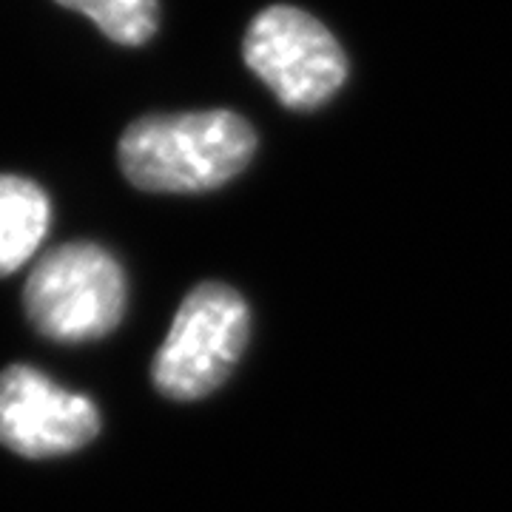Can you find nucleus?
<instances>
[{"mask_svg": "<svg viewBox=\"0 0 512 512\" xmlns=\"http://www.w3.org/2000/svg\"><path fill=\"white\" fill-rule=\"evenodd\" d=\"M251 330L248 305L222 282H202L185 296L151 367L157 390L191 402L217 390L239 362Z\"/></svg>", "mask_w": 512, "mask_h": 512, "instance_id": "3", "label": "nucleus"}, {"mask_svg": "<svg viewBox=\"0 0 512 512\" xmlns=\"http://www.w3.org/2000/svg\"><path fill=\"white\" fill-rule=\"evenodd\" d=\"M92 20L103 35L120 46H143L157 32V0H55Z\"/></svg>", "mask_w": 512, "mask_h": 512, "instance_id": "7", "label": "nucleus"}, {"mask_svg": "<svg viewBox=\"0 0 512 512\" xmlns=\"http://www.w3.org/2000/svg\"><path fill=\"white\" fill-rule=\"evenodd\" d=\"M26 316L55 342H92L120 325L126 274L94 242H69L43 256L23 291Z\"/></svg>", "mask_w": 512, "mask_h": 512, "instance_id": "2", "label": "nucleus"}, {"mask_svg": "<svg viewBox=\"0 0 512 512\" xmlns=\"http://www.w3.org/2000/svg\"><path fill=\"white\" fill-rule=\"evenodd\" d=\"M100 413L86 396L63 390L35 367L0 373V444L23 458H55L86 447Z\"/></svg>", "mask_w": 512, "mask_h": 512, "instance_id": "5", "label": "nucleus"}, {"mask_svg": "<svg viewBox=\"0 0 512 512\" xmlns=\"http://www.w3.org/2000/svg\"><path fill=\"white\" fill-rule=\"evenodd\" d=\"M242 57L288 109L322 106L348 77L339 40L296 6L262 9L245 32Z\"/></svg>", "mask_w": 512, "mask_h": 512, "instance_id": "4", "label": "nucleus"}, {"mask_svg": "<svg viewBox=\"0 0 512 512\" xmlns=\"http://www.w3.org/2000/svg\"><path fill=\"white\" fill-rule=\"evenodd\" d=\"M46 191L18 174H0V276L23 268L49 231Z\"/></svg>", "mask_w": 512, "mask_h": 512, "instance_id": "6", "label": "nucleus"}, {"mask_svg": "<svg viewBox=\"0 0 512 512\" xmlns=\"http://www.w3.org/2000/svg\"><path fill=\"white\" fill-rule=\"evenodd\" d=\"M256 151V134L234 111L140 117L120 137V168L143 191L197 194L234 180Z\"/></svg>", "mask_w": 512, "mask_h": 512, "instance_id": "1", "label": "nucleus"}]
</instances>
